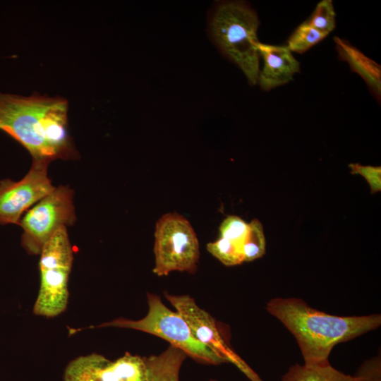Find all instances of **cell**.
I'll list each match as a JSON object with an SVG mask.
<instances>
[{
    "label": "cell",
    "instance_id": "1",
    "mask_svg": "<svg viewBox=\"0 0 381 381\" xmlns=\"http://www.w3.org/2000/svg\"><path fill=\"white\" fill-rule=\"evenodd\" d=\"M68 111L64 97L0 92V130L23 145L32 160L78 157L69 133Z\"/></svg>",
    "mask_w": 381,
    "mask_h": 381
},
{
    "label": "cell",
    "instance_id": "2",
    "mask_svg": "<svg viewBox=\"0 0 381 381\" xmlns=\"http://www.w3.org/2000/svg\"><path fill=\"white\" fill-rule=\"evenodd\" d=\"M266 310L295 337L307 365L329 363L332 349L378 328L381 315L338 316L325 313L297 298H274Z\"/></svg>",
    "mask_w": 381,
    "mask_h": 381
},
{
    "label": "cell",
    "instance_id": "3",
    "mask_svg": "<svg viewBox=\"0 0 381 381\" xmlns=\"http://www.w3.org/2000/svg\"><path fill=\"white\" fill-rule=\"evenodd\" d=\"M260 22L255 11L242 1L219 4L210 20V33L220 51L243 71L255 85L260 72L257 32Z\"/></svg>",
    "mask_w": 381,
    "mask_h": 381
},
{
    "label": "cell",
    "instance_id": "4",
    "mask_svg": "<svg viewBox=\"0 0 381 381\" xmlns=\"http://www.w3.org/2000/svg\"><path fill=\"white\" fill-rule=\"evenodd\" d=\"M147 300L148 312L144 318L138 320L119 318L102 323L97 327H114L139 330L167 341L198 363L214 365L225 363L193 337L183 318L177 311L168 308L160 296L147 293Z\"/></svg>",
    "mask_w": 381,
    "mask_h": 381
},
{
    "label": "cell",
    "instance_id": "5",
    "mask_svg": "<svg viewBox=\"0 0 381 381\" xmlns=\"http://www.w3.org/2000/svg\"><path fill=\"white\" fill-rule=\"evenodd\" d=\"M40 255V285L32 310L36 315L54 318L65 311L68 300L73 253L67 227L57 231Z\"/></svg>",
    "mask_w": 381,
    "mask_h": 381
},
{
    "label": "cell",
    "instance_id": "6",
    "mask_svg": "<svg viewBox=\"0 0 381 381\" xmlns=\"http://www.w3.org/2000/svg\"><path fill=\"white\" fill-rule=\"evenodd\" d=\"M155 267L159 277L171 272L194 273L200 256L199 242L188 220L177 212L162 215L156 223L155 232Z\"/></svg>",
    "mask_w": 381,
    "mask_h": 381
},
{
    "label": "cell",
    "instance_id": "7",
    "mask_svg": "<svg viewBox=\"0 0 381 381\" xmlns=\"http://www.w3.org/2000/svg\"><path fill=\"white\" fill-rule=\"evenodd\" d=\"M73 199V190L59 186L23 214L18 225L23 230L21 245L28 254L40 255L57 231L75 223Z\"/></svg>",
    "mask_w": 381,
    "mask_h": 381
},
{
    "label": "cell",
    "instance_id": "8",
    "mask_svg": "<svg viewBox=\"0 0 381 381\" xmlns=\"http://www.w3.org/2000/svg\"><path fill=\"white\" fill-rule=\"evenodd\" d=\"M166 299L186 320L193 337L222 358L231 363L250 381H262L260 376L237 354L218 328L216 320L200 308L188 295H172L165 292Z\"/></svg>",
    "mask_w": 381,
    "mask_h": 381
},
{
    "label": "cell",
    "instance_id": "9",
    "mask_svg": "<svg viewBox=\"0 0 381 381\" xmlns=\"http://www.w3.org/2000/svg\"><path fill=\"white\" fill-rule=\"evenodd\" d=\"M49 163L32 160L30 170L20 181H0V224H19L29 209L55 189L48 176Z\"/></svg>",
    "mask_w": 381,
    "mask_h": 381
},
{
    "label": "cell",
    "instance_id": "10",
    "mask_svg": "<svg viewBox=\"0 0 381 381\" xmlns=\"http://www.w3.org/2000/svg\"><path fill=\"white\" fill-rule=\"evenodd\" d=\"M64 381H147L143 357L128 352L115 361L98 353L79 356L67 365Z\"/></svg>",
    "mask_w": 381,
    "mask_h": 381
},
{
    "label": "cell",
    "instance_id": "11",
    "mask_svg": "<svg viewBox=\"0 0 381 381\" xmlns=\"http://www.w3.org/2000/svg\"><path fill=\"white\" fill-rule=\"evenodd\" d=\"M258 49L263 61L257 83L261 89L268 91L285 85L299 72L300 63L287 46L267 44L259 42Z\"/></svg>",
    "mask_w": 381,
    "mask_h": 381
},
{
    "label": "cell",
    "instance_id": "12",
    "mask_svg": "<svg viewBox=\"0 0 381 381\" xmlns=\"http://www.w3.org/2000/svg\"><path fill=\"white\" fill-rule=\"evenodd\" d=\"M334 41L339 58L346 61L351 68L365 81L377 96H380L381 92L380 66L347 41L337 36L334 37Z\"/></svg>",
    "mask_w": 381,
    "mask_h": 381
},
{
    "label": "cell",
    "instance_id": "13",
    "mask_svg": "<svg viewBox=\"0 0 381 381\" xmlns=\"http://www.w3.org/2000/svg\"><path fill=\"white\" fill-rule=\"evenodd\" d=\"M187 355L169 345L159 355L143 357L147 381H179V373Z\"/></svg>",
    "mask_w": 381,
    "mask_h": 381
},
{
    "label": "cell",
    "instance_id": "14",
    "mask_svg": "<svg viewBox=\"0 0 381 381\" xmlns=\"http://www.w3.org/2000/svg\"><path fill=\"white\" fill-rule=\"evenodd\" d=\"M282 381H358L353 375L345 374L330 365L296 364L282 376Z\"/></svg>",
    "mask_w": 381,
    "mask_h": 381
},
{
    "label": "cell",
    "instance_id": "15",
    "mask_svg": "<svg viewBox=\"0 0 381 381\" xmlns=\"http://www.w3.org/2000/svg\"><path fill=\"white\" fill-rule=\"evenodd\" d=\"M266 251L263 226L257 219L248 223V231L241 246L243 262H250L262 257Z\"/></svg>",
    "mask_w": 381,
    "mask_h": 381
},
{
    "label": "cell",
    "instance_id": "16",
    "mask_svg": "<svg viewBox=\"0 0 381 381\" xmlns=\"http://www.w3.org/2000/svg\"><path fill=\"white\" fill-rule=\"evenodd\" d=\"M329 33L320 32L305 22L290 36L287 47L292 52L302 54L325 39Z\"/></svg>",
    "mask_w": 381,
    "mask_h": 381
},
{
    "label": "cell",
    "instance_id": "17",
    "mask_svg": "<svg viewBox=\"0 0 381 381\" xmlns=\"http://www.w3.org/2000/svg\"><path fill=\"white\" fill-rule=\"evenodd\" d=\"M207 251L226 266H234L243 262L239 245L224 238L207 244Z\"/></svg>",
    "mask_w": 381,
    "mask_h": 381
},
{
    "label": "cell",
    "instance_id": "18",
    "mask_svg": "<svg viewBox=\"0 0 381 381\" xmlns=\"http://www.w3.org/2000/svg\"><path fill=\"white\" fill-rule=\"evenodd\" d=\"M304 22L320 32L327 33L332 32L336 25L332 1L331 0L320 1L310 18Z\"/></svg>",
    "mask_w": 381,
    "mask_h": 381
},
{
    "label": "cell",
    "instance_id": "19",
    "mask_svg": "<svg viewBox=\"0 0 381 381\" xmlns=\"http://www.w3.org/2000/svg\"><path fill=\"white\" fill-rule=\"evenodd\" d=\"M220 237L239 245L241 248L248 231V223L238 216L229 215L221 223Z\"/></svg>",
    "mask_w": 381,
    "mask_h": 381
},
{
    "label": "cell",
    "instance_id": "20",
    "mask_svg": "<svg viewBox=\"0 0 381 381\" xmlns=\"http://www.w3.org/2000/svg\"><path fill=\"white\" fill-rule=\"evenodd\" d=\"M352 174L363 176L370 185L371 193L381 190V168L380 167L363 166L359 164H350Z\"/></svg>",
    "mask_w": 381,
    "mask_h": 381
},
{
    "label": "cell",
    "instance_id": "21",
    "mask_svg": "<svg viewBox=\"0 0 381 381\" xmlns=\"http://www.w3.org/2000/svg\"><path fill=\"white\" fill-rule=\"evenodd\" d=\"M353 377L358 381H381L380 356H376L365 361Z\"/></svg>",
    "mask_w": 381,
    "mask_h": 381
},
{
    "label": "cell",
    "instance_id": "22",
    "mask_svg": "<svg viewBox=\"0 0 381 381\" xmlns=\"http://www.w3.org/2000/svg\"><path fill=\"white\" fill-rule=\"evenodd\" d=\"M208 381H218V380H213V379H210V380H208Z\"/></svg>",
    "mask_w": 381,
    "mask_h": 381
}]
</instances>
